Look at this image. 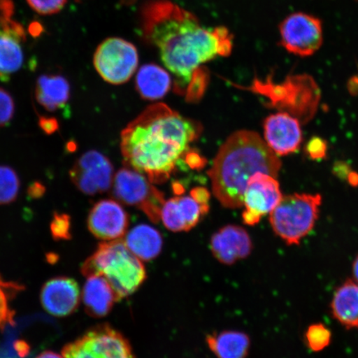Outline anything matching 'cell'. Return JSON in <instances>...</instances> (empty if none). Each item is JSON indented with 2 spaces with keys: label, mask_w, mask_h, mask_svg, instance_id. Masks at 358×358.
<instances>
[{
  "label": "cell",
  "mask_w": 358,
  "mask_h": 358,
  "mask_svg": "<svg viewBox=\"0 0 358 358\" xmlns=\"http://www.w3.org/2000/svg\"><path fill=\"white\" fill-rule=\"evenodd\" d=\"M210 194L203 187H196L190 195L178 196L165 201L160 220L173 232L189 231L209 211Z\"/></svg>",
  "instance_id": "7c38bea8"
},
{
  "label": "cell",
  "mask_w": 358,
  "mask_h": 358,
  "mask_svg": "<svg viewBox=\"0 0 358 358\" xmlns=\"http://www.w3.org/2000/svg\"><path fill=\"white\" fill-rule=\"evenodd\" d=\"M20 178L15 170L0 166V205L13 203L19 194Z\"/></svg>",
  "instance_id": "484cf974"
},
{
  "label": "cell",
  "mask_w": 358,
  "mask_h": 358,
  "mask_svg": "<svg viewBox=\"0 0 358 358\" xmlns=\"http://www.w3.org/2000/svg\"><path fill=\"white\" fill-rule=\"evenodd\" d=\"M40 299L44 310L50 315L69 316L79 306L80 292L78 284L69 277H56L43 286Z\"/></svg>",
  "instance_id": "e0dca14e"
},
{
  "label": "cell",
  "mask_w": 358,
  "mask_h": 358,
  "mask_svg": "<svg viewBox=\"0 0 358 358\" xmlns=\"http://www.w3.org/2000/svg\"><path fill=\"white\" fill-rule=\"evenodd\" d=\"M352 274L353 277H355V281L358 284V257H357L352 264Z\"/></svg>",
  "instance_id": "74e56055"
},
{
  "label": "cell",
  "mask_w": 358,
  "mask_h": 358,
  "mask_svg": "<svg viewBox=\"0 0 358 358\" xmlns=\"http://www.w3.org/2000/svg\"><path fill=\"white\" fill-rule=\"evenodd\" d=\"M123 240L134 256L142 262L156 258L163 248V238L159 231L145 224L134 227L125 234Z\"/></svg>",
  "instance_id": "603a6c76"
},
{
  "label": "cell",
  "mask_w": 358,
  "mask_h": 358,
  "mask_svg": "<svg viewBox=\"0 0 358 358\" xmlns=\"http://www.w3.org/2000/svg\"><path fill=\"white\" fill-rule=\"evenodd\" d=\"M35 92L39 104L48 111L66 108L70 100V85L61 75H42Z\"/></svg>",
  "instance_id": "44dd1931"
},
{
  "label": "cell",
  "mask_w": 358,
  "mask_h": 358,
  "mask_svg": "<svg viewBox=\"0 0 358 358\" xmlns=\"http://www.w3.org/2000/svg\"><path fill=\"white\" fill-rule=\"evenodd\" d=\"M45 187L41 183L34 182L32 186L29 187V195L31 198L38 199L44 194Z\"/></svg>",
  "instance_id": "e575fe53"
},
{
  "label": "cell",
  "mask_w": 358,
  "mask_h": 358,
  "mask_svg": "<svg viewBox=\"0 0 358 358\" xmlns=\"http://www.w3.org/2000/svg\"><path fill=\"white\" fill-rule=\"evenodd\" d=\"M141 29L181 87L194 82L201 65L229 56L234 48L226 27L203 28L194 13L169 0H150L142 7Z\"/></svg>",
  "instance_id": "6da1fadb"
},
{
  "label": "cell",
  "mask_w": 358,
  "mask_h": 358,
  "mask_svg": "<svg viewBox=\"0 0 358 358\" xmlns=\"http://www.w3.org/2000/svg\"><path fill=\"white\" fill-rule=\"evenodd\" d=\"M80 271L86 277L99 275L106 279L118 301L136 292L147 277L144 264L134 256L123 238L98 245Z\"/></svg>",
  "instance_id": "277c9868"
},
{
  "label": "cell",
  "mask_w": 358,
  "mask_h": 358,
  "mask_svg": "<svg viewBox=\"0 0 358 358\" xmlns=\"http://www.w3.org/2000/svg\"><path fill=\"white\" fill-rule=\"evenodd\" d=\"M39 125L43 131L48 134L56 132L58 129V122L56 119L45 117V116L40 117Z\"/></svg>",
  "instance_id": "1f68e13d"
},
{
  "label": "cell",
  "mask_w": 358,
  "mask_h": 358,
  "mask_svg": "<svg viewBox=\"0 0 358 358\" xmlns=\"http://www.w3.org/2000/svg\"><path fill=\"white\" fill-rule=\"evenodd\" d=\"M200 133L201 127L194 120L183 117L164 103H156L120 134L124 162L151 182H164Z\"/></svg>",
  "instance_id": "7a4b0ae2"
},
{
  "label": "cell",
  "mask_w": 358,
  "mask_h": 358,
  "mask_svg": "<svg viewBox=\"0 0 358 358\" xmlns=\"http://www.w3.org/2000/svg\"><path fill=\"white\" fill-rule=\"evenodd\" d=\"M12 0L0 2V80L7 83L24 65L22 44L26 32L20 22L12 19Z\"/></svg>",
  "instance_id": "8fae6325"
},
{
  "label": "cell",
  "mask_w": 358,
  "mask_h": 358,
  "mask_svg": "<svg viewBox=\"0 0 358 358\" xmlns=\"http://www.w3.org/2000/svg\"><path fill=\"white\" fill-rule=\"evenodd\" d=\"M111 187L112 195L119 203L141 210L151 222L160 221L164 194L144 174L128 167L120 169Z\"/></svg>",
  "instance_id": "52a82bcc"
},
{
  "label": "cell",
  "mask_w": 358,
  "mask_h": 358,
  "mask_svg": "<svg viewBox=\"0 0 358 358\" xmlns=\"http://www.w3.org/2000/svg\"><path fill=\"white\" fill-rule=\"evenodd\" d=\"M352 170L349 168L348 165L345 163L341 162V161H339V162L334 164V173L339 178L344 179L346 178L347 179L349 173Z\"/></svg>",
  "instance_id": "d6a6232c"
},
{
  "label": "cell",
  "mask_w": 358,
  "mask_h": 358,
  "mask_svg": "<svg viewBox=\"0 0 358 358\" xmlns=\"http://www.w3.org/2000/svg\"><path fill=\"white\" fill-rule=\"evenodd\" d=\"M129 224L128 213L117 201L105 199L93 206L87 227L92 234L105 241L124 238Z\"/></svg>",
  "instance_id": "9a60e30c"
},
{
  "label": "cell",
  "mask_w": 358,
  "mask_h": 358,
  "mask_svg": "<svg viewBox=\"0 0 358 358\" xmlns=\"http://www.w3.org/2000/svg\"><path fill=\"white\" fill-rule=\"evenodd\" d=\"M93 64L106 82L124 84L131 80L138 69L137 48L123 38H107L97 48Z\"/></svg>",
  "instance_id": "9c48e42d"
},
{
  "label": "cell",
  "mask_w": 358,
  "mask_h": 358,
  "mask_svg": "<svg viewBox=\"0 0 358 358\" xmlns=\"http://www.w3.org/2000/svg\"><path fill=\"white\" fill-rule=\"evenodd\" d=\"M263 127L265 141L277 156L294 154L301 145V120L286 112L268 115Z\"/></svg>",
  "instance_id": "2e32d148"
},
{
  "label": "cell",
  "mask_w": 358,
  "mask_h": 358,
  "mask_svg": "<svg viewBox=\"0 0 358 358\" xmlns=\"http://www.w3.org/2000/svg\"><path fill=\"white\" fill-rule=\"evenodd\" d=\"M280 39L281 46L292 55L312 56L323 44V24L319 17L306 13H294L281 22Z\"/></svg>",
  "instance_id": "30bf717a"
},
{
  "label": "cell",
  "mask_w": 358,
  "mask_h": 358,
  "mask_svg": "<svg viewBox=\"0 0 358 358\" xmlns=\"http://www.w3.org/2000/svg\"><path fill=\"white\" fill-rule=\"evenodd\" d=\"M332 339L331 331L323 324H315L308 327L306 333V342L313 352H321L329 346Z\"/></svg>",
  "instance_id": "4316f807"
},
{
  "label": "cell",
  "mask_w": 358,
  "mask_h": 358,
  "mask_svg": "<svg viewBox=\"0 0 358 358\" xmlns=\"http://www.w3.org/2000/svg\"><path fill=\"white\" fill-rule=\"evenodd\" d=\"M207 343L217 358H246L250 346L248 336L237 331L210 334Z\"/></svg>",
  "instance_id": "cb8c5ba5"
},
{
  "label": "cell",
  "mask_w": 358,
  "mask_h": 358,
  "mask_svg": "<svg viewBox=\"0 0 358 358\" xmlns=\"http://www.w3.org/2000/svg\"><path fill=\"white\" fill-rule=\"evenodd\" d=\"M336 320L348 329H358V284L348 280L339 286L331 303Z\"/></svg>",
  "instance_id": "ffe728a7"
},
{
  "label": "cell",
  "mask_w": 358,
  "mask_h": 358,
  "mask_svg": "<svg viewBox=\"0 0 358 358\" xmlns=\"http://www.w3.org/2000/svg\"><path fill=\"white\" fill-rule=\"evenodd\" d=\"M114 168L104 155L96 150L85 153L70 171L71 181L87 195L109 191L114 179Z\"/></svg>",
  "instance_id": "5bb4252c"
},
{
  "label": "cell",
  "mask_w": 358,
  "mask_h": 358,
  "mask_svg": "<svg viewBox=\"0 0 358 358\" xmlns=\"http://www.w3.org/2000/svg\"><path fill=\"white\" fill-rule=\"evenodd\" d=\"M328 151V144L324 138L320 137H313L307 143L306 153L312 160H322L326 158Z\"/></svg>",
  "instance_id": "4dcf8cb0"
},
{
  "label": "cell",
  "mask_w": 358,
  "mask_h": 358,
  "mask_svg": "<svg viewBox=\"0 0 358 358\" xmlns=\"http://www.w3.org/2000/svg\"><path fill=\"white\" fill-rule=\"evenodd\" d=\"M347 180L349 182V185H350L352 187H357L358 186V173L355 171H352L349 173L348 176L347 178Z\"/></svg>",
  "instance_id": "d590c367"
},
{
  "label": "cell",
  "mask_w": 358,
  "mask_h": 358,
  "mask_svg": "<svg viewBox=\"0 0 358 358\" xmlns=\"http://www.w3.org/2000/svg\"><path fill=\"white\" fill-rule=\"evenodd\" d=\"M15 113V102L6 90L0 88V127L10 122Z\"/></svg>",
  "instance_id": "f546056e"
},
{
  "label": "cell",
  "mask_w": 358,
  "mask_h": 358,
  "mask_svg": "<svg viewBox=\"0 0 358 358\" xmlns=\"http://www.w3.org/2000/svg\"><path fill=\"white\" fill-rule=\"evenodd\" d=\"M13 347H15L17 355L21 357H26L30 352V347L29 344L24 341V340H17V341L15 343V345H13Z\"/></svg>",
  "instance_id": "836d02e7"
},
{
  "label": "cell",
  "mask_w": 358,
  "mask_h": 358,
  "mask_svg": "<svg viewBox=\"0 0 358 358\" xmlns=\"http://www.w3.org/2000/svg\"><path fill=\"white\" fill-rule=\"evenodd\" d=\"M136 89L143 99H162L172 87L168 71L156 64H146L138 69L136 78Z\"/></svg>",
  "instance_id": "7402d4cb"
},
{
  "label": "cell",
  "mask_w": 358,
  "mask_h": 358,
  "mask_svg": "<svg viewBox=\"0 0 358 358\" xmlns=\"http://www.w3.org/2000/svg\"><path fill=\"white\" fill-rule=\"evenodd\" d=\"M22 289H24L22 285L4 280L0 275V330H3L8 324H15V312L10 308V303Z\"/></svg>",
  "instance_id": "d4e9b609"
},
{
  "label": "cell",
  "mask_w": 358,
  "mask_h": 358,
  "mask_svg": "<svg viewBox=\"0 0 358 358\" xmlns=\"http://www.w3.org/2000/svg\"><path fill=\"white\" fill-rule=\"evenodd\" d=\"M35 12L42 15H52L60 12L67 0H27Z\"/></svg>",
  "instance_id": "f1b7e54d"
},
{
  "label": "cell",
  "mask_w": 358,
  "mask_h": 358,
  "mask_svg": "<svg viewBox=\"0 0 358 358\" xmlns=\"http://www.w3.org/2000/svg\"><path fill=\"white\" fill-rule=\"evenodd\" d=\"M64 358H136L131 344L109 325H100L87 331L62 349Z\"/></svg>",
  "instance_id": "ba28073f"
},
{
  "label": "cell",
  "mask_w": 358,
  "mask_h": 358,
  "mask_svg": "<svg viewBox=\"0 0 358 358\" xmlns=\"http://www.w3.org/2000/svg\"><path fill=\"white\" fill-rule=\"evenodd\" d=\"M281 161L256 132L239 131L222 145L208 171L213 192L223 207H243L249 179L257 173L277 178Z\"/></svg>",
  "instance_id": "3957f363"
},
{
  "label": "cell",
  "mask_w": 358,
  "mask_h": 358,
  "mask_svg": "<svg viewBox=\"0 0 358 358\" xmlns=\"http://www.w3.org/2000/svg\"><path fill=\"white\" fill-rule=\"evenodd\" d=\"M320 194H293L284 196L270 214L277 236L289 245H299L310 234L319 219Z\"/></svg>",
  "instance_id": "8992f818"
},
{
  "label": "cell",
  "mask_w": 358,
  "mask_h": 358,
  "mask_svg": "<svg viewBox=\"0 0 358 358\" xmlns=\"http://www.w3.org/2000/svg\"><path fill=\"white\" fill-rule=\"evenodd\" d=\"M210 248L219 262L231 266L252 253V241L243 227L228 225L213 236Z\"/></svg>",
  "instance_id": "ac0fdd59"
},
{
  "label": "cell",
  "mask_w": 358,
  "mask_h": 358,
  "mask_svg": "<svg viewBox=\"0 0 358 358\" xmlns=\"http://www.w3.org/2000/svg\"><path fill=\"white\" fill-rule=\"evenodd\" d=\"M252 91L267 98L274 108L294 116L301 122H307L315 114L320 102V89L310 76H289L281 84L256 80Z\"/></svg>",
  "instance_id": "5b68a950"
},
{
  "label": "cell",
  "mask_w": 358,
  "mask_h": 358,
  "mask_svg": "<svg viewBox=\"0 0 358 358\" xmlns=\"http://www.w3.org/2000/svg\"><path fill=\"white\" fill-rule=\"evenodd\" d=\"M83 301L85 310L94 317L106 316L118 301L108 282L99 275L87 277L83 287Z\"/></svg>",
  "instance_id": "d6986e66"
},
{
  "label": "cell",
  "mask_w": 358,
  "mask_h": 358,
  "mask_svg": "<svg viewBox=\"0 0 358 358\" xmlns=\"http://www.w3.org/2000/svg\"><path fill=\"white\" fill-rule=\"evenodd\" d=\"M282 199L283 195L275 177L265 173L254 174L245 190L243 222L248 226L257 225L273 212Z\"/></svg>",
  "instance_id": "4fadbf2b"
},
{
  "label": "cell",
  "mask_w": 358,
  "mask_h": 358,
  "mask_svg": "<svg viewBox=\"0 0 358 358\" xmlns=\"http://www.w3.org/2000/svg\"><path fill=\"white\" fill-rule=\"evenodd\" d=\"M51 234L56 241H66L71 238V217L66 213H55L51 222Z\"/></svg>",
  "instance_id": "83f0119b"
},
{
  "label": "cell",
  "mask_w": 358,
  "mask_h": 358,
  "mask_svg": "<svg viewBox=\"0 0 358 358\" xmlns=\"http://www.w3.org/2000/svg\"><path fill=\"white\" fill-rule=\"evenodd\" d=\"M36 358H64V356H61L55 352L46 351L41 353Z\"/></svg>",
  "instance_id": "8d00e7d4"
}]
</instances>
